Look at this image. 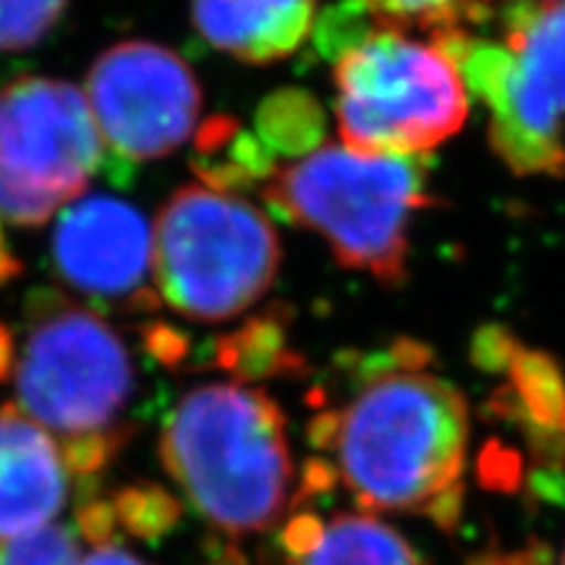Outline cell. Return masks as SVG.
<instances>
[{"instance_id":"obj_1","label":"cell","mask_w":565,"mask_h":565,"mask_svg":"<svg viewBox=\"0 0 565 565\" xmlns=\"http://www.w3.org/2000/svg\"><path fill=\"white\" fill-rule=\"evenodd\" d=\"M433 356L414 338L351 356L345 398L312 416L309 443L330 454L322 461L335 482L366 511L422 513L450 529L461 515L471 419Z\"/></svg>"},{"instance_id":"obj_2","label":"cell","mask_w":565,"mask_h":565,"mask_svg":"<svg viewBox=\"0 0 565 565\" xmlns=\"http://www.w3.org/2000/svg\"><path fill=\"white\" fill-rule=\"evenodd\" d=\"M160 458L194 511L228 536L267 532L299 503L286 414L263 387L189 391L162 424Z\"/></svg>"},{"instance_id":"obj_3","label":"cell","mask_w":565,"mask_h":565,"mask_svg":"<svg viewBox=\"0 0 565 565\" xmlns=\"http://www.w3.org/2000/svg\"><path fill=\"white\" fill-rule=\"evenodd\" d=\"M137 370L124 338L79 303L38 291L17 364L19 406L63 440L74 475H95L134 435L126 424Z\"/></svg>"},{"instance_id":"obj_4","label":"cell","mask_w":565,"mask_h":565,"mask_svg":"<svg viewBox=\"0 0 565 565\" xmlns=\"http://www.w3.org/2000/svg\"><path fill=\"white\" fill-rule=\"evenodd\" d=\"M263 200L282 221L320 233L343 267L387 286L406 280L412 223L435 202L416 158H372L343 145L278 166Z\"/></svg>"},{"instance_id":"obj_5","label":"cell","mask_w":565,"mask_h":565,"mask_svg":"<svg viewBox=\"0 0 565 565\" xmlns=\"http://www.w3.org/2000/svg\"><path fill=\"white\" fill-rule=\"evenodd\" d=\"M343 147L372 158H422L463 129L469 87L440 38L372 24L333 58Z\"/></svg>"},{"instance_id":"obj_6","label":"cell","mask_w":565,"mask_h":565,"mask_svg":"<svg viewBox=\"0 0 565 565\" xmlns=\"http://www.w3.org/2000/svg\"><path fill=\"white\" fill-rule=\"evenodd\" d=\"M440 40L482 103L498 158L515 175H565V0L508 6L500 40Z\"/></svg>"},{"instance_id":"obj_7","label":"cell","mask_w":565,"mask_h":565,"mask_svg":"<svg viewBox=\"0 0 565 565\" xmlns=\"http://www.w3.org/2000/svg\"><path fill=\"white\" fill-rule=\"evenodd\" d=\"M270 217L238 194L181 186L152 231V275L160 301L196 322L244 315L270 291L280 267Z\"/></svg>"},{"instance_id":"obj_8","label":"cell","mask_w":565,"mask_h":565,"mask_svg":"<svg viewBox=\"0 0 565 565\" xmlns=\"http://www.w3.org/2000/svg\"><path fill=\"white\" fill-rule=\"evenodd\" d=\"M103 166V134L71 82L24 76L0 89V215L42 225Z\"/></svg>"},{"instance_id":"obj_9","label":"cell","mask_w":565,"mask_h":565,"mask_svg":"<svg viewBox=\"0 0 565 565\" xmlns=\"http://www.w3.org/2000/svg\"><path fill=\"white\" fill-rule=\"evenodd\" d=\"M87 100L97 129L124 160H158L194 134L202 89L173 51L129 40L108 47L89 68Z\"/></svg>"},{"instance_id":"obj_10","label":"cell","mask_w":565,"mask_h":565,"mask_svg":"<svg viewBox=\"0 0 565 565\" xmlns=\"http://www.w3.org/2000/svg\"><path fill=\"white\" fill-rule=\"evenodd\" d=\"M55 270L89 299H121L129 312H154L160 296L145 288L152 270V228L134 204L116 196H79L53 233Z\"/></svg>"},{"instance_id":"obj_11","label":"cell","mask_w":565,"mask_h":565,"mask_svg":"<svg viewBox=\"0 0 565 565\" xmlns=\"http://www.w3.org/2000/svg\"><path fill=\"white\" fill-rule=\"evenodd\" d=\"M68 471L45 427L19 406H0V540L53 521L66 505Z\"/></svg>"},{"instance_id":"obj_12","label":"cell","mask_w":565,"mask_h":565,"mask_svg":"<svg viewBox=\"0 0 565 565\" xmlns=\"http://www.w3.org/2000/svg\"><path fill=\"white\" fill-rule=\"evenodd\" d=\"M202 38L233 58L265 66L294 55L317 21V0H192Z\"/></svg>"},{"instance_id":"obj_13","label":"cell","mask_w":565,"mask_h":565,"mask_svg":"<svg viewBox=\"0 0 565 565\" xmlns=\"http://www.w3.org/2000/svg\"><path fill=\"white\" fill-rule=\"evenodd\" d=\"M280 547L288 565H424L395 529L362 513H303L282 529Z\"/></svg>"},{"instance_id":"obj_14","label":"cell","mask_w":565,"mask_h":565,"mask_svg":"<svg viewBox=\"0 0 565 565\" xmlns=\"http://www.w3.org/2000/svg\"><path fill=\"white\" fill-rule=\"evenodd\" d=\"M215 364L238 383L254 377L299 374L303 359L286 345V317L278 309L254 315L242 328L215 341Z\"/></svg>"},{"instance_id":"obj_15","label":"cell","mask_w":565,"mask_h":565,"mask_svg":"<svg viewBox=\"0 0 565 565\" xmlns=\"http://www.w3.org/2000/svg\"><path fill=\"white\" fill-rule=\"evenodd\" d=\"M377 26L424 32L427 38L469 32L498 11V0H353Z\"/></svg>"},{"instance_id":"obj_16","label":"cell","mask_w":565,"mask_h":565,"mask_svg":"<svg viewBox=\"0 0 565 565\" xmlns=\"http://www.w3.org/2000/svg\"><path fill=\"white\" fill-rule=\"evenodd\" d=\"M257 139L275 158H303L322 147L324 116L303 89H278L257 110Z\"/></svg>"},{"instance_id":"obj_17","label":"cell","mask_w":565,"mask_h":565,"mask_svg":"<svg viewBox=\"0 0 565 565\" xmlns=\"http://www.w3.org/2000/svg\"><path fill=\"white\" fill-rule=\"evenodd\" d=\"M0 565H79V529L55 524L0 545Z\"/></svg>"},{"instance_id":"obj_18","label":"cell","mask_w":565,"mask_h":565,"mask_svg":"<svg viewBox=\"0 0 565 565\" xmlns=\"http://www.w3.org/2000/svg\"><path fill=\"white\" fill-rule=\"evenodd\" d=\"M68 0H0V51L38 45L58 24Z\"/></svg>"},{"instance_id":"obj_19","label":"cell","mask_w":565,"mask_h":565,"mask_svg":"<svg viewBox=\"0 0 565 565\" xmlns=\"http://www.w3.org/2000/svg\"><path fill=\"white\" fill-rule=\"evenodd\" d=\"M113 511L139 536L162 534L179 521V508H175L171 494L152 484L121 490L113 500Z\"/></svg>"},{"instance_id":"obj_20","label":"cell","mask_w":565,"mask_h":565,"mask_svg":"<svg viewBox=\"0 0 565 565\" xmlns=\"http://www.w3.org/2000/svg\"><path fill=\"white\" fill-rule=\"evenodd\" d=\"M145 345H147V353H150L152 359H158L160 364L171 366V370H175V366L186 362L189 351H192L186 333H181V330H175L173 324H166V322L147 324Z\"/></svg>"},{"instance_id":"obj_21","label":"cell","mask_w":565,"mask_h":565,"mask_svg":"<svg viewBox=\"0 0 565 565\" xmlns=\"http://www.w3.org/2000/svg\"><path fill=\"white\" fill-rule=\"evenodd\" d=\"M238 131H242V126H238L236 118L231 116L207 118L194 137L196 158H215V154H221L225 147L236 139Z\"/></svg>"},{"instance_id":"obj_22","label":"cell","mask_w":565,"mask_h":565,"mask_svg":"<svg viewBox=\"0 0 565 565\" xmlns=\"http://www.w3.org/2000/svg\"><path fill=\"white\" fill-rule=\"evenodd\" d=\"M82 565H150L145 563L141 557H137L131 550H126L118 545V542H97V547L84 557Z\"/></svg>"},{"instance_id":"obj_23","label":"cell","mask_w":565,"mask_h":565,"mask_svg":"<svg viewBox=\"0 0 565 565\" xmlns=\"http://www.w3.org/2000/svg\"><path fill=\"white\" fill-rule=\"evenodd\" d=\"M21 270H24V265H21V259L11 252L9 242H6V233L0 228V286L13 278H19Z\"/></svg>"},{"instance_id":"obj_24","label":"cell","mask_w":565,"mask_h":565,"mask_svg":"<svg viewBox=\"0 0 565 565\" xmlns=\"http://www.w3.org/2000/svg\"><path fill=\"white\" fill-rule=\"evenodd\" d=\"M13 366V335L6 324H0V380L9 377Z\"/></svg>"},{"instance_id":"obj_25","label":"cell","mask_w":565,"mask_h":565,"mask_svg":"<svg viewBox=\"0 0 565 565\" xmlns=\"http://www.w3.org/2000/svg\"><path fill=\"white\" fill-rule=\"evenodd\" d=\"M555 565H565V550L561 553V557H557V563Z\"/></svg>"}]
</instances>
